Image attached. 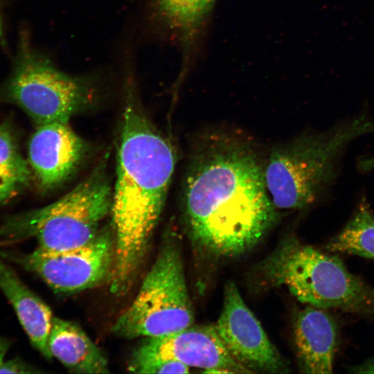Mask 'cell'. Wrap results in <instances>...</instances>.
<instances>
[{
    "instance_id": "cell-1",
    "label": "cell",
    "mask_w": 374,
    "mask_h": 374,
    "mask_svg": "<svg viewBox=\"0 0 374 374\" xmlns=\"http://www.w3.org/2000/svg\"><path fill=\"white\" fill-rule=\"evenodd\" d=\"M183 214L194 244L219 258L256 246L276 220L264 165L241 143L215 141L199 150L188 168Z\"/></svg>"
},
{
    "instance_id": "cell-2",
    "label": "cell",
    "mask_w": 374,
    "mask_h": 374,
    "mask_svg": "<svg viewBox=\"0 0 374 374\" xmlns=\"http://www.w3.org/2000/svg\"><path fill=\"white\" fill-rule=\"evenodd\" d=\"M132 80L127 84L110 213L114 262L109 282L117 296L130 289L143 262L176 163L171 143L140 107Z\"/></svg>"
},
{
    "instance_id": "cell-3",
    "label": "cell",
    "mask_w": 374,
    "mask_h": 374,
    "mask_svg": "<svg viewBox=\"0 0 374 374\" xmlns=\"http://www.w3.org/2000/svg\"><path fill=\"white\" fill-rule=\"evenodd\" d=\"M371 133L374 120L362 114L274 149L264 164V173L276 208L298 210L315 202L335 180L346 147Z\"/></svg>"
},
{
    "instance_id": "cell-4",
    "label": "cell",
    "mask_w": 374,
    "mask_h": 374,
    "mask_svg": "<svg viewBox=\"0 0 374 374\" xmlns=\"http://www.w3.org/2000/svg\"><path fill=\"white\" fill-rule=\"evenodd\" d=\"M268 283L286 287L300 302L374 319V287L350 272L336 255L283 240L258 265Z\"/></svg>"
},
{
    "instance_id": "cell-5",
    "label": "cell",
    "mask_w": 374,
    "mask_h": 374,
    "mask_svg": "<svg viewBox=\"0 0 374 374\" xmlns=\"http://www.w3.org/2000/svg\"><path fill=\"white\" fill-rule=\"evenodd\" d=\"M112 189L102 161L75 187L57 201L12 215L0 224V245L35 238L38 247L63 251L84 245L98 234L111 213Z\"/></svg>"
},
{
    "instance_id": "cell-6",
    "label": "cell",
    "mask_w": 374,
    "mask_h": 374,
    "mask_svg": "<svg viewBox=\"0 0 374 374\" xmlns=\"http://www.w3.org/2000/svg\"><path fill=\"white\" fill-rule=\"evenodd\" d=\"M193 323L180 248L168 239L112 331L126 339L154 337L178 332Z\"/></svg>"
},
{
    "instance_id": "cell-7",
    "label": "cell",
    "mask_w": 374,
    "mask_h": 374,
    "mask_svg": "<svg viewBox=\"0 0 374 374\" xmlns=\"http://www.w3.org/2000/svg\"><path fill=\"white\" fill-rule=\"evenodd\" d=\"M3 95L22 109L37 125L69 121L95 101L97 89L87 77L73 76L57 69L21 35Z\"/></svg>"
},
{
    "instance_id": "cell-8",
    "label": "cell",
    "mask_w": 374,
    "mask_h": 374,
    "mask_svg": "<svg viewBox=\"0 0 374 374\" xmlns=\"http://www.w3.org/2000/svg\"><path fill=\"white\" fill-rule=\"evenodd\" d=\"M0 256L38 276L57 293H75L109 280L114 262V236L111 226L99 230L87 244L63 251L37 247L29 253L1 250Z\"/></svg>"
},
{
    "instance_id": "cell-9",
    "label": "cell",
    "mask_w": 374,
    "mask_h": 374,
    "mask_svg": "<svg viewBox=\"0 0 374 374\" xmlns=\"http://www.w3.org/2000/svg\"><path fill=\"white\" fill-rule=\"evenodd\" d=\"M215 326L232 356L252 373L290 372L284 358L232 282L224 287L222 310Z\"/></svg>"
},
{
    "instance_id": "cell-10",
    "label": "cell",
    "mask_w": 374,
    "mask_h": 374,
    "mask_svg": "<svg viewBox=\"0 0 374 374\" xmlns=\"http://www.w3.org/2000/svg\"><path fill=\"white\" fill-rule=\"evenodd\" d=\"M173 359L208 373H251L230 353L215 325H191L167 335L145 337L130 360Z\"/></svg>"
},
{
    "instance_id": "cell-11",
    "label": "cell",
    "mask_w": 374,
    "mask_h": 374,
    "mask_svg": "<svg viewBox=\"0 0 374 374\" xmlns=\"http://www.w3.org/2000/svg\"><path fill=\"white\" fill-rule=\"evenodd\" d=\"M87 152L84 141L68 121L37 125L28 146L33 177L43 191L64 183L78 168Z\"/></svg>"
},
{
    "instance_id": "cell-12",
    "label": "cell",
    "mask_w": 374,
    "mask_h": 374,
    "mask_svg": "<svg viewBox=\"0 0 374 374\" xmlns=\"http://www.w3.org/2000/svg\"><path fill=\"white\" fill-rule=\"evenodd\" d=\"M294 336L301 372L332 373L338 327L332 315L324 309L306 307L296 314Z\"/></svg>"
},
{
    "instance_id": "cell-13",
    "label": "cell",
    "mask_w": 374,
    "mask_h": 374,
    "mask_svg": "<svg viewBox=\"0 0 374 374\" xmlns=\"http://www.w3.org/2000/svg\"><path fill=\"white\" fill-rule=\"evenodd\" d=\"M0 290L14 308L32 345L44 357L51 359L48 341L54 317L52 312L1 256Z\"/></svg>"
},
{
    "instance_id": "cell-14",
    "label": "cell",
    "mask_w": 374,
    "mask_h": 374,
    "mask_svg": "<svg viewBox=\"0 0 374 374\" xmlns=\"http://www.w3.org/2000/svg\"><path fill=\"white\" fill-rule=\"evenodd\" d=\"M48 344L52 357L71 372H109L107 359L102 351L81 328L71 321L53 317Z\"/></svg>"
},
{
    "instance_id": "cell-15",
    "label": "cell",
    "mask_w": 374,
    "mask_h": 374,
    "mask_svg": "<svg viewBox=\"0 0 374 374\" xmlns=\"http://www.w3.org/2000/svg\"><path fill=\"white\" fill-rule=\"evenodd\" d=\"M325 249L374 260V213L365 199L344 227L326 243Z\"/></svg>"
},
{
    "instance_id": "cell-16",
    "label": "cell",
    "mask_w": 374,
    "mask_h": 374,
    "mask_svg": "<svg viewBox=\"0 0 374 374\" xmlns=\"http://www.w3.org/2000/svg\"><path fill=\"white\" fill-rule=\"evenodd\" d=\"M33 175L8 126L0 124V203L17 196L30 184Z\"/></svg>"
},
{
    "instance_id": "cell-17",
    "label": "cell",
    "mask_w": 374,
    "mask_h": 374,
    "mask_svg": "<svg viewBox=\"0 0 374 374\" xmlns=\"http://www.w3.org/2000/svg\"><path fill=\"white\" fill-rule=\"evenodd\" d=\"M216 0H154L158 14L186 42L205 21Z\"/></svg>"
},
{
    "instance_id": "cell-18",
    "label": "cell",
    "mask_w": 374,
    "mask_h": 374,
    "mask_svg": "<svg viewBox=\"0 0 374 374\" xmlns=\"http://www.w3.org/2000/svg\"><path fill=\"white\" fill-rule=\"evenodd\" d=\"M127 369L137 373H188L189 366L173 359L130 360Z\"/></svg>"
},
{
    "instance_id": "cell-19",
    "label": "cell",
    "mask_w": 374,
    "mask_h": 374,
    "mask_svg": "<svg viewBox=\"0 0 374 374\" xmlns=\"http://www.w3.org/2000/svg\"><path fill=\"white\" fill-rule=\"evenodd\" d=\"M41 371L33 366L19 357L3 361L0 364V373H35Z\"/></svg>"
},
{
    "instance_id": "cell-20",
    "label": "cell",
    "mask_w": 374,
    "mask_h": 374,
    "mask_svg": "<svg viewBox=\"0 0 374 374\" xmlns=\"http://www.w3.org/2000/svg\"><path fill=\"white\" fill-rule=\"evenodd\" d=\"M351 372L357 373H374V357L364 363L351 367Z\"/></svg>"
},
{
    "instance_id": "cell-21",
    "label": "cell",
    "mask_w": 374,
    "mask_h": 374,
    "mask_svg": "<svg viewBox=\"0 0 374 374\" xmlns=\"http://www.w3.org/2000/svg\"><path fill=\"white\" fill-rule=\"evenodd\" d=\"M359 166L362 170H370L374 168V156L362 159L359 162Z\"/></svg>"
},
{
    "instance_id": "cell-22",
    "label": "cell",
    "mask_w": 374,
    "mask_h": 374,
    "mask_svg": "<svg viewBox=\"0 0 374 374\" xmlns=\"http://www.w3.org/2000/svg\"><path fill=\"white\" fill-rule=\"evenodd\" d=\"M9 341L2 337H0V364L4 361V357L9 348Z\"/></svg>"
},
{
    "instance_id": "cell-23",
    "label": "cell",
    "mask_w": 374,
    "mask_h": 374,
    "mask_svg": "<svg viewBox=\"0 0 374 374\" xmlns=\"http://www.w3.org/2000/svg\"><path fill=\"white\" fill-rule=\"evenodd\" d=\"M3 37V28H2V22H1V6H0V39H1Z\"/></svg>"
}]
</instances>
